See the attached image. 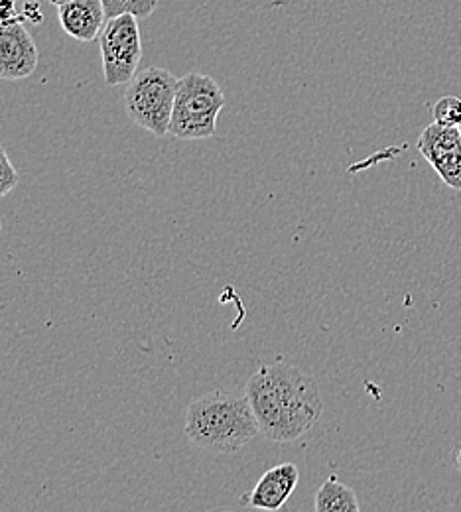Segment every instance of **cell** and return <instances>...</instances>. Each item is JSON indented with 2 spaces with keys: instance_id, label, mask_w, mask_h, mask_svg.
I'll return each instance as SVG.
<instances>
[{
  "instance_id": "cell-1",
  "label": "cell",
  "mask_w": 461,
  "mask_h": 512,
  "mask_svg": "<svg viewBox=\"0 0 461 512\" xmlns=\"http://www.w3.org/2000/svg\"><path fill=\"white\" fill-rule=\"evenodd\" d=\"M261 436L290 444L310 432L324 410L320 388L298 367L276 361L263 365L245 386Z\"/></svg>"
},
{
  "instance_id": "cell-2",
  "label": "cell",
  "mask_w": 461,
  "mask_h": 512,
  "mask_svg": "<svg viewBox=\"0 0 461 512\" xmlns=\"http://www.w3.org/2000/svg\"><path fill=\"white\" fill-rule=\"evenodd\" d=\"M186 434L203 451L235 453L251 444L261 430L247 394L213 390L188 406Z\"/></svg>"
},
{
  "instance_id": "cell-3",
  "label": "cell",
  "mask_w": 461,
  "mask_h": 512,
  "mask_svg": "<svg viewBox=\"0 0 461 512\" xmlns=\"http://www.w3.org/2000/svg\"><path fill=\"white\" fill-rule=\"evenodd\" d=\"M225 107V93L219 83L192 71L178 79L176 103L168 134L180 140H203L217 134V119Z\"/></svg>"
},
{
  "instance_id": "cell-4",
  "label": "cell",
  "mask_w": 461,
  "mask_h": 512,
  "mask_svg": "<svg viewBox=\"0 0 461 512\" xmlns=\"http://www.w3.org/2000/svg\"><path fill=\"white\" fill-rule=\"evenodd\" d=\"M178 91V77L164 67H146L127 83L125 111L136 127L154 136L168 134Z\"/></svg>"
},
{
  "instance_id": "cell-5",
  "label": "cell",
  "mask_w": 461,
  "mask_h": 512,
  "mask_svg": "<svg viewBox=\"0 0 461 512\" xmlns=\"http://www.w3.org/2000/svg\"><path fill=\"white\" fill-rule=\"evenodd\" d=\"M103 79L109 87L127 85L142 60L140 24L132 14L109 18L99 36Z\"/></svg>"
},
{
  "instance_id": "cell-6",
  "label": "cell",
  "mask_w": 461,
  "mask_h": 512,
  "mask_svg": "<svg viewBox=\"0 0 461 512\" xmlns=\"http://www.w3.org/2000/svg\"><path fill=\"white\" fill-rule=\"evenodd\" d=\"M418 150L446 186L461 192L460 128L428 125L418 138Z\"/></svg>"
},
{
  "instance_id": "cell-7",
  "label": "cell",
  "mask_w": 461,
  "mask_h": 512,
  "mask_svg": "<svg viewBox=\"0 0 461 512\" xmlns=\"http://www.w3.org/2000/svg\"><path fill=\"white\" fill-rule=\"evenodd\" d=\"M40 62L38 46L24 22H0V81L30 77Z\"/></svg>"
},
{
  "instance_id": "cell-8",
  "label": "cell",
  "mask_w": 461,
  "mask_h": 512,
  "mask_svg": "<svg viewBox=\"0 0 461 512\" xmlns=\"http://www.w3.org/2000/svg\"><path fill=\"white\" fill-rule=\"evenodd\" d=\"M298 481L300 471L294 463L276 465L268 469L255 485V489L243 497V503L259 511H280L292 497Z\"/></svg>"
},
{
  "instance_id": "cell-9",
  "label": "cell",
  "mask_w": 461,
  "mask_h": 512,
  "mask_svg": "<svg viewBox=\"0 0 461 512\" xmlns=\"http://www.w3.org/2000/svg\"><path fill=\"white\" fill-rule=\"evenodd\" d=\"M56 8L60 26L67 36L77 42L99 40L107 24L103 0H67Z\"/></svg>"
},
{
  "instance_id": "cell-10",
  "label": "cell",
  "mask_w": 461,
  "mask_h": 512,
  "mask_svg": "<svg viewBox=\"0 0 461 512\" xmlns=\"http://www.w3.org/2000/svg\"><path fill=\"white\" fill-rule=\"evenodd\" d=\"M314 509L316 512H359L361 507L355 491L331 475L316 493Z\"/></svg>"
},
{
  "instance_id": "cell-11",
  "label": "cell",
  "mask_w": 461,
  "mask_h": 512,
  "mask_svg": "<svg viewBox=\"0 0 461 512\" xmlns=\"http://www.w3.org/2000/svg\"><path fill=\"white\" fill-rule=\"evenodd\" d=\"M103 6L107 20L121 14H132L138 20H146L156 12L158 0H103Z\"/></svg>"
},
{
  "instance_id": "cell-12",
  "label": "cell",
  "mask_w": 461,
  "mask_h": 512,
  "mask_svg": "<svg viewBox=\"0 0 461 512\" xmlns=\"http://www.w3.org/2000/svg\"><path fill=\"white\" fill-rule=\"evenodd\" d=\"M434 123L444 127H461V99L458 97H442L434 105Z\"/></svg>"
},
{
  "instance_id": "cell-13",
  "label": "cell",
  "mask_w": 461,
  "mask_h": 512,
  "mask_svg": "<svg viewBox=\"0 0 461 512\" xmlns=\"http://www.w3.org/2000/svg\"><path fill=\"white\" fill-rule=\"evenodd\" d=\"M20 182V176L16 168L12 166L8 154L4 148H0V197L12 192Z\"/></svg>"
},
{
  "instance_id": "cell-14",
  "label": "cell",
  "mask_w": 461,
  "mask_h": 512,
  "mask_svg": "<svg viewBox=\"0 0 461 512\" xmlns=\"http://www.w3.org/2000/svg\"><path fill=\"white\" fill-rule=\"evenodd\" d=\"M0 22L12 24V22H24L22 12L16 4V0H0ZM26 24V22H24Z\"/></svg>"
},
{
  "instance_id": "cell-15",
  "label": "cell",
  "mask_w": 461,
  "mask_h": 512,
  "mask_svg": "<svg viewBox=\"0 0 461 512\" xmlns=\"http://www.w3.org/2000/svg\"><path fill=\"white\" fill-rule=\"evenodd\" d=\"M46 2H50V4H54V6H60V4H64L67 0H46Z\"/></svg>"
},
{
  "instance_id": "cell-16",
  "label": "cell",
  "mask_w": 461,
  "mask_h": 512,
  "mask_svg": "<svg viewBox=\"0 0 461 512\" xmlns=\"http://www.w3.org/2000/svg\"><path fill=\"white\" fill-rule=\"evenodd\" d=\"M458 463H460V469H461V451H460V455H458Z\"/></svg>"
},
{
  "instance_id": "cell-17",
  "label": "cell",
  "mask_w": 461,
  "mask_h": 512,
  "mask_svg": "<svg viewBox=\"0 0 461 512\" xmlns=\"http://www.w3.org/2000/svg\"><path fill=\"white\" fill-rule=\"evenodd\" d=\"M0 233H2V221H0Z\"/></svg>"
},
{
  "instance_id": "cell-18",
  "label": "cell",
  "mask_w": 461,
  "mask_h": 512,
  "mask_svg": "<svg viewBox=\"0 0 461 512\" xmlns=\"http://www.w3.org/2000/svg\"><path fill=\"white\" fill-rule=\"evenodd\" d=\"M460 132H461V127H460Z\"/></svg>"
}]
</instances>
